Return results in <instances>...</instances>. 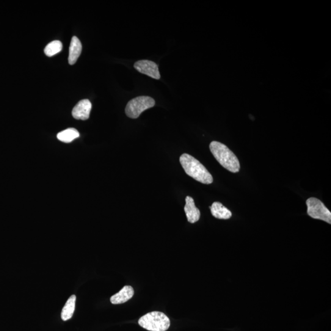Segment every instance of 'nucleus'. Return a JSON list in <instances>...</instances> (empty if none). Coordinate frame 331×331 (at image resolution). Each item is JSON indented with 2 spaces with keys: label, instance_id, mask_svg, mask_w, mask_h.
<instances>
[{
  "label": "nucleus",
  "instance_id": "obj_1",
  "mask_svg": "<svg viewBox=\"0 0 331 331\" xmlns=\"http://www.w3.org/2000/svg\"><path fill=\"white\" fill-rule=\"evenodd\" d=\"M180 162L185 172L195 180L204 184H211L214 181L211 173L198 159L187 153L182 154Z\"/></svg>",
  "mask_w": 331,
  "mask_h": 331
},
{
  "label": "nucleus",
  "instance_id": "obj_3",
  "mask_svg": "<svg viewBox=\"0 0 331 331\" xmlns=\"http://www.w3.org/2000/svg\"><path fill=\"white\" fill-rule=\"evenodd\" d=\"M140 326L150 331H165L169 329L170 319L163 313L151 311L140 317L138 321Z\"/></svg>",
  "mask_w": 331,
  "mask_h": 331
},
{
  "label": "nucleus",
  "instance_id": "obj_7",
  "mask_svg": "<svg viewBox=\"0 0 331 331\" xmlns=\"http://www.w3.org/2000/svg\"><path fill=\"white\" fill-rule=\"evenodd\" d=\"M92 105L88 99H82L74 106L72 115L77 120H86L89 118Z\"/></svg>",
  "mask_w": 331,
  "mask_h": 331
},
{
  "label": "nucleus",
  "instance_id": "obj_13",
  "mask_svg": "<svg viewBox=\"0 0 331 331\" xmlns=\"http://www.w3.org/2000/svg\"><path fill=\"white\" fill-rule=\"evenodd\" d=\"M79 137V132L74 128L66 129L57 134L58 139L65 143H70Z\"/></svg>",
  "mask_w": 331,
  "mask_h": 331
},
{
  "label": "nucleus",
  "instance_id": "obj_8",
  "mask_svg": "<svg viewBox=\"0 0 331 331\" xmlns=\"http://www.w3.org/2000/svg\"><path fill=\"white\" fill-rule=\"evenodd\" d=\"M186 203L184 211L186 212L188 222L190 223L197 222L200 219L201 212L200 210L196 207L194 200L188 196L186 198Z\"/></svg>",
  "mask_w": 331,
  "mask_h": 331
},
{
  "label": "nucleus",
  "instance_id": "obj_6",
  "mask_svg": "<svg viewBox=\"0 0 331 331\" xmlns=\"http://www.w3.org/2000/svg\"><path fill=\"white\" fill-rule=\"evenodd\" d=\"M134 67L139 73L145 74L151 78L158 80L160 74L158 66L155 63L150 60H139L134 63Z\"/></svg>",
  "mask_w": 331,
  "mask_h": 331
},
{
  "label": "nucleus",
  "instance_id": "obj_9",
  "mask_svg": "<svg viewBox=\"0 0 331 331\" xmlns=\"http://www.w3.org/2000/svg\"><path fill=\"white\" fill-rule=\"evenodd\" d=\"M134 294L133 288L131 286L126 285L119 292L110 297V302L115 305L121 304L131 299L133 297Z\"/></svg>",
  "mask_w": 331,
  "mask_h": 331
},
{
  "label": "nucleus",
  "instance_id": "obj_4",
  "mask_svg": "<svg viewBox=\"0 0 331 331\" xmlns=\"http://www.w3.org/2000/svg\"><path fill=\"white\" fill-rule=\"evenodd\" d=\"M155 105L154 99L147 96H140L131 99L126 104L125 114L131 118H137L145 110Z\"/></svg>",
  "mask_w": 331,
  "mask_h": 331
},
{
  "label": "nucleus",
  "instance_id": "obj_2",
  "mask_svg": "<svg viewBox=\"0 0 331 331\" xmlns=\"http://www.w3.org/2000/svg\"><path fill=\"white\" fill-rule=\"evenodd\" d=\"M209 148L215 159L223 168L231 173L239 172L241 165L239 159L227 146L219 142L213 141L210 143Z\"/></svg>",
  "mask_w": 331,
  "mask_h": 331
},
{
  "label": "nucleus",
  "instance_id": "obj_14",
  "mask_svg": "<svg viewBox=\"0 0 331 331\" xmlns=\"http://www.w3.org/2000/svg\"><path fill=\"white\" fill-rule=\"evenodd\" d=\"M63 49V44L60 41H54L50 43L44 49V53L48 57H52L59 53Z\"/></svg>",
  "mask_w": 331,
  "mask_h": 331
},
{
  "label": "nucleus",
  "instance_id": "obj_5",
  "mask_svg": "<svg viewBox=\"0 0 331 331\" xmlns=\"http://www.w3.org/2000/svg\"><path fill=\"white\" fill-rule=\"evenodd\" d=\"M306 204L309 216L331 224L330 212L321 201L316 198H310L306 201Z\"/></svg>",
  "mask_w": 331,
  "mask_h": 331
},
{
  "label": "nucleus",
  "instance_id": "obj_11",
  "mask_svg": "<svg viewBox=\"0 0 331 331\" xmlns=\"http://www.w3.org/2000/svg\"><path fill=\"white\" fill-rule=\"evenodd\" d=\"M212 215L218 219L228 220L232 217V213L222 203L215 202L210 207Z\"/></svg>",
  "mask_w": 331,
  "mask_h": 331
},
{
  "label": "nucleus",
  "instance_id": "obj_12",
  "mask_svg": "<svg viewBox=\"0 0 331 331\" xmlns=\"http://www.w3.org/2000/svg\"><path fill=\"white\" fill-rule=\"evenodd\" d=\"M76 301L75 295H72L69 298L62 309V313H61V317H62L63 321H67L73 317L74 310H75Z\"/></svg>",
  "mask_w": 331,
  "mask_h": 331
},
{
  "label": "nucleus",
  "instance_id": "obj_10",
  "mask_svg": "<svg viewBox=\"0 0 331 331\" xmlns=\"http://www.w3.org/2000/svg\"><path fill=\"white\" fill-rule=\"evenodd\" d=\"M82 46L81 41L76 37L72 38L69 52L68 62L70 65H74L81 54Z\"/></svg>",
  "mask_w": 331,
  "mask_h": 331
}]
</instances>
